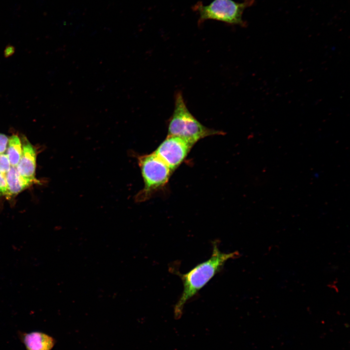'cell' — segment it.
Segmentation results:
<instances>
[{
    "instance_id": "cell-1",
    "label": "cell",
    "mask_w": 350,
    "mask_h": 350,
    "mask_svg": "<svg viewBox=\"0 0 350 350\" xmlns=\"http://www.w3.org/2000/svg\"><path fill=\"white\" fill-rule=\"evenodd\" d=\"M238 256L237 251L229 253L221 251L217 242H213L212 253L209 259L197 264L186 273L176 271L182 281L183 289L174 308L175 318L178 319L181 317L186 303L221 270L228 260Z\"/></svg>"
},
{
    "instance_id": "cell-2",
    "label": "cell",
    "mask_w": 350,
    "mask_h": 350,
    "mask_svg": "<svg viewBox=\"0 0 350 350\" xmlns=\"http://www.w3.org/2000/svg\"><path fill=\"white\" fill-rule=\"evenodd\" d=\"M224 134L200 123L189 110L181 92L176 93L174 110L168 122V136L180 138L193 146L206 137Z\"/></svg>"
},
{
    "instance_id": "cell-3",
    "label": "cell",
    "mask_w": 350,
    "mask_h": 350,
    "mask_svg": "<svg viewBox=\"0 0 350 350\" xmlns=\"http://www.w3.org/2000/svg\"><path fill=\"white\" fill-rule=\"evenodd\" d=\"M255 0H244L238 2L233 0H213L205 5L198 1L192 7L198 15V24L208 20L221 21L230 25L245 27L246 22L243 18L245 10L251 6Z\"/></svg>"
},
{
    "instance_id": "cell-4",
    "label": "cell",
    "mask_w": 350,
    "mask_h": 350,
    "mask_svg": "<svg viewBox=\"0 0 350 350\" xmlns=\"http://www.w3.org/2000/svg\"><path fill=\"white\" fill-rule=\"evenodd\" d=\"M137 159L144 186L135 199L142 202L165 187L173 172L154 152L139 156Z\"/></svg>"
},
{
    "instance_id": "cell-5",
    "label": "cell",
    "mask_w": 350,
    "mask_h": 350,
    "mask_svg": "<svg viewBox=\"0 0 350 350\" xmlns=\"http://www.w3.org/2000/svg\"><path fill=\"white\" fill-rule=\"evenodd\" d=\"M192 147L180 138L167 135L154 152L173 172L185 160Z\"/></svg>"
},
{
    "instance_id": "cell-6",
    "label": "cell",
    "mask_w": 350,
    "mask_h": 350,
    "mask_svg": "<svg viewBox=\"0 0 350 350\" xmlns=\"http://www.w3.org/2000/svg\"><path fill=\"white\" fill-rule=\"evenodd\" d=\"M21 141L22 153L16 168L21 176L35 183L38 182L35 178L36 150L35 147L25 136L22 137Z\"/></svg>"
},
{
    "instance_id": "cell-7",
    "label": "cell",
    "mask_w": 350,
    "mask_h": 350,
    "mask_svg": "<svg viewBox=\"0 0 350 350\" xmlns=\"http://www.w3.org/2000/svg\"><path fill=\"white\" fill-rule=\"evenodd\" d=\"M17 334L26 350H52L56 343L52 336L40 331L27 332L18 331Z\"/></svg>"
},
{
    "instance_id": "cell-8",
    "label": "cell",
    "mask_w": 350,
    "mask_h": 350,
    "mask_svg": "<svg viewBox=\"0 0 350 350\" xmlns=\"http://www.w3.org/2000/svg\"><path fill=\"white\" fill-rule=\"evenodd\" d=\"M5 178L7 183V197L15 196L35 183L21 176L16 167L11 166L5 174Z\"/></svg>"
},
{
    "instance_id": "cell-9",
    "label": "cell",
    "mask_w": 350,
    "mask_h": 350,
    "mask_svg": "<svg viewBox=\"0 0 350 350\" xmlns=\"http://www.w3.org/2000/svg\"><path fill=\"white\" fill-rule=\"evenodd\" d=\"M7 156L11 166L16 167L20 160L22 153V143L17 135H13L9 138Z\"/></svg>"
},
{
    "instance_id": "cell-10",
    "label": "cell",
    "mask_w": 350,
    "mask_h": 350,
    "mask_svg": "<svg viewBox=\"0 0 350 350\" xmlns=\"http://www.w3.org/2000/svg\"><path fill=\"white\" fill-rule=\"evenodd\" d=\"M11 167V165L6 154L0 155V172L5 175Z\"/></svg>"
},
{
    "instance_id": "cell-11",
    "label": "cell",
    "mask_w": 350,
    "mask_h": 350,
    "mask_svg": "<svg viewBox=\"0 0 350 350\" xmlns=\"http://www.w3.org/2000/svg\"><path fill=\"white\" fill-rule=\"evenodd\" d=\"M9 138L3 134L0 133V155L4 154L7 147Z\"/></svg>"
},
{
    "instance_id": "cell-12",
    "label": "cell",
    "mask_w": 350,
    "mask_h": 350,
    "mask_svg": "<svg viewBox=\"0 0 350 350\" xmlns=\"http://www.w3.org/2000/svg\"><path fill=\"white\" fill-rule=\"evenodd\" d=\"M7 183L5 175L0 172V196L6 195Z\"/></svg>"
},
{
    "instance_id": "cell-13",
    "label": "cell",
    "mask_w": 350,
    "mask_h": 350,
    "mask_svg": "<svg viewBox=\"0 0 350 350\" xmlns=\"http://www.w3.org/2000/svg\"><path fill=\"white\" fill-rule=\"evenodd\" d=\"M14 52V49L13 47L10 46L7 47L5 50V54L8 56L11 55Z\"/></svg>"
}]
</instances>
